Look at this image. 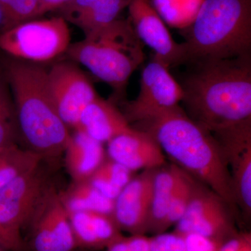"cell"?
<instances>
[{"mask_svg":"<svg viewBox=\"0 0 251 251\" xmlns=\"http://www.w3.org/2000/svg\"><path fill=\"white\" fill-rule=\"evenodd\" d=\"M227 163L239 211L251 215V126L214 136Z\"/></svg>","mask_w":251,"mask_h":251,"instance_id":"cell-13","label":"cell"},{"mask_svg":"<svg viewBox=\"0 0 251 251\" xmlns=\"http://www.w3.org/2000/svg\"><path fill=\"white\" fill-rule=\"evenodd\" d=\"M150 251H186L184 237L176 232H163L150 237Z\"/></svg>","mask_w":251,"mask_h":251,"instance_id":"cell-27","label":"cell"},{"mask_svg":"<svg viewBox=\"0 0 251 251\" xmlns=\"http://www.w3.org/2000/svg\"><path fill=\"white\" fill-rule=\"evenodd\" d=\"M130 126L113 102L98 96L84 109L74 130H80L103 144L129 129Z\"/></svg>","mask_w":251,"mask_h":251,"instance_id":"cell-17","label":"cell"},{"mask_svg":"<svg viewBox=\"0 0 251 251\" xmlns=\"http://www.w3.org/2000/svg\"><path fill=\"white\" fill-rule=\"evenodd\" d=\"M0 245L10 251H22L24 242L22 237L16 235L0 226Z\"/></svg>","mask_w":251,"mask_h":251,"instance_id":"cell-30","label":"cell"},{"mask_svg":"<svg viewBox=\"0 0 251 251\" xmlns=\"http://www.w3.org/2000/svg\"><path fill=\"white\" fill-rule=\"evenodd\" d=\"M107 144L108 158L133 173L156 169L166 164L161 147L150 133L144 130L130 126Z\"/></svg>","mask_w":251,"mask_h":251,"instance_id":"cell-15","label":"cell"},{"mask_svg":"<svg viewBox=\"0 0 251 251\" xmlns=\"http://www.w3.org/2000/svg\"><path fill=\"white\" fill-rule=\"evenodd\" d=\"M84 36L82 40L71 44L66 54L120 97L130 77L145 59L144 44L129 19L119 18Z\"/></svg>","mask_w":251,"mask_h":251,"instance_id":"cell-5","label":"cell"},{"mask_svg":"<svg viewBox=\"0 0 251 251\" xmlns=\"http://www.w3.org/2000/svg\"><path fill=\"white\" fill-rule=\"evenodd\" d=\"M72 0H40L35 18L42 17L48 13L54 12Z\"/></svg>","mask_w":251,"mask_h":251,"instance_id":"cell-31","label":"cell"},{"mask_svg":"<svg viewBox=\"0 0 251 251\" xmlns=\"http://www.w3.org/2000/svg\"><path fill=\"white\" fill-rule=\"evenodd\" d=\"M184 34L183 64L251 55V0H203Z\"/></svg>","mask_w":251,"mask_h":251,"instance_id":"cell-4","label":"cell"},{"mask_svg":"<svg viewBox=\"0 0 251 251\" xmlns=\"http://www.w3.org/2000/svg\"><path fill=\"white\" fill-rule=\"evenodd\" d=\"M39 1L40 0H0L16 25L35 18Z\"/></svg>","mask_w":251,"mask_h":251,"instance_id":"cell-26","label":"cell"},{"mask_svg":"<svg viewBox=\"0 0 251 251\" xmlns=\"http://www.w3.org/2000/svg\"><path fill=\"white\" fill-rule=\"evenodd\" d=\"M128 3V0H72L54 12L85 35L119 19Z\"/></svg>","mask_w":251,"mask_h":251,"instance_id":"cell-16","label":"cell"},{"mask_svg":"<svg viewBox=\"0 0 251 251\" xmlns=\"http://www.w3.org/2000/svg\"><path fill=\"white\" fill-rule=\"evenodd\" d=\"M130 251H150V237L146 234H135L127 237Z\"/></svg>","mask_w":251,"mask_h":251,"instance_id":"cell-32","label":"cell"},{"mask_svg":"<svg viewBox=\"0 0 251 251\" xmlns=\"http://www.w3.org/2000/svg\"><path fill=\"white\" fill-rule=\"evenodd\" d=\"M0 251H8L6 250V249H4V247H2V246L0 245Z\"/></svg>","mask_w":251,"mask_h":251,"instance_id":"cell-34","label":"cell"},{"mask_svg":"<svg viewBox=\"0 0 251 251\" xmlns=\"http://www.w3.org/2000/svg\"><path fill=\"white\" fill-rule=\"evenodd\" d=\"M191 192V176L181 169L179 179L163 225V232H166L170 227L177 224L184 215L189 202Z\"/></svg>","mask_w":251,"mask_h":251,"instance_id":"cell-25","label":"cell"},{"mask_svg":"<svg viewBox=\"0 0 251 251\" xmlns=\"http://www.w3.org/2000/svg\"><path fill=\"white\" fill-rule=\"evenodd\" d=\"M180 83L186 114L214 135L251 126V56L188 64Z\"/></svg>","mask_w":251,"mask_h":251,"instance_id":"cell-1","label":"cell"},{"mask_svg":"<svg viewBox=\"0 0 251 251\" xmlns=\"http://www.w3.org/2000/svg\"><path fill=\"white\" fill-rule=\"evenodd\" d=\"M133 177V172L108 158L104 160L89 181L103 196L115 201Z\"/></svg>","mask_w":251,"mask_h":251,"instance_id":"cell-22","label":"cell"},{"mask_svg":"<svg viewBox=\"0 0 251 251\" xmlns=\"http://www.w3.org/2000/svg\"><path fill=\"white\" fill-rule=\"evenodd\" d=\"M169 69L155 57L144 68L138 97L124 104L122 113L128 123L134 125L179 106L184 92Z\"/></svg>","mask_w":251,"mask_h":251,"instance_id":"cell-8","label":"cell"},{"mask_svg":"<svg viewBox=\"0 0 251 251\" xmlns=\"http://www.w3.org/2000/svg\"><path fill=\"white\" fill-rule=\"evenodd\" d=\"M155 170H145L134 176L114 201L112 217L122 232L148 234Z\"/></svg>","mask_w":251,"mask_h":251,"instance_id":"cell-14","label":"cell"},{"mask_svg":"<svg viewBox=\"0 0 251 251\" xmlns=\"http://www.w3.org/2000/svg\"><path fill=\"white\" fill-rule=\"evenodd\" d=\"M132 127L150 133L174 164L217 193L238 214L230 173L219 142L179 105Z\"/></svg>","mask_w":251,"mask_h":251,"instance_id":"cell-2","label":"cell"},{"mask_svg":"<svg viewBox=\"0 0 251 251\" xmlns=\"http://www.w3.org/2000/svg\"><path fill=\"white\" fill-rule=\"evenodd\" d=\"M47 83L59 117L75 129L84 109L99 96L90 79L76 63L60 62L47 69Z\"/></svg>","mask_w":251,"mask_h":251,"instance_id":"cell-10","label":"cell"},{"mask_svg":"<svg viewBox=\"0 0 251 251\" xmlns=\"http://www.w3.org/2000/svg\"><path fill=\"white\" fill-rule=\"evenodd\" d=\"M191 192L186 211L174 232L193 233L224 242L238 233L234 214L217 193L191 176Z\"/></svg>","mask_w":251,"mask_h":251,"instance_id":"cell-7","label":"cell"},{"mask_svg":"<svg viewBox=\"0 0 251 251\" xmlns=\"http://www.w3.org/2000/svg\"><path fill=\"white\" fill-rule=\"evenodd\" d=\"M43 161L39 155L17 145L0 151V190Z\"/></svg>","mask_w":251,"mask_h":251,"instance_id":"cell-23","label":"cell"},{"mask_svg":"<svg viewBox=\"0 0 251 251\" xmlns=\"http://www.w3.org/2000/svg\"><path fill=\"white\" fill-rule=\"evenodd\" d=\"M183 236L186 251H220L224 243L197 234L190 233Z\"/></svg>","mask_w":251,"mask_h":251,"instance_id":"cell-28","label":"cell"},{"mask_svg":"<svg viewBox=\"0 0 251 251\" xmlns=\"http://www.w3.org/2000/svg\"><path fill=\"white\" fill-rule=\"evenodd\" d=\"M17 122L14 100L6 77L0 75V151L17 145Z\"/></svg>","mask_w":251,"mask_h":251,"instance_id":"cell-24","label":"cell"},{"mask_svg":"<svg viewBox=\"0 0 251 251\" xmlns=\"http://www.w3.org/2000/svg\"><path fill=\"white\" fill-rule=\"evenodd\" d=\"M4 76L14 100L18 137L44 161L57 159L64 154L71 133L50 94L47 69L14 59L5 65Z\"/></svg>","mask_w":251,"mask_h":251,"instance_id":"cell-3","label":"cell"},{"mask_svg":"<svg viewBox=\"0 0 251 251\" xmlns=\"http://www.w3.org/2000/svg\"><path fill=\"white\" fill-rule=\"evenodd\" d=\"M16 25L11 15L0 1V34L9 30Z\"/></svg>","mask_w":251,"mask_h":251,"instance_id":"cell-33","label":"cell"},{"mask_svg":"<svg viewBox=\"0 0 251 251\" xmlns=\"http://www.w3.org/2000/svg\"><path fill=\"white\" fill-rule=\"evenodd\" d=\"M77 247L101 250L124 237L111 215L96 211L69 214Z\"/></svg>","mask_w":251,"mask_h":251,"instance_id":"cell-18","label":"cell"},{"mask_svg":"<svg viewBox=\"0 0 251 251\" xmlns=\"http://www.w3.org/2000/svg\"><path fill=\"white\" fill-rule=\"evenodd\" d=\"M63 204L69 214L80 211H96L111 215L114 201L99 192L90 181L74 182L67 191L60 193Z\"/></svg>","mask_w":251,"mask_h":251,"instance_id":"cell-21","label":"cell"},{"mask_svg":"<svg viewBox=\"0 0 251 251\" xmlns=\"http://www.w3.org/2000/svg\"><path fill=\"white\" fill-rule=\"evenodd\" d=\"M66 168L74 182L88 181L105 159L103 143L74 130L64 153Z\"/></svg>","mask_w":251,"mask_h":251,"instance_id":"cell-19","label":"cell"},{"mask_svg":"<svg viewBox=\"0 0 251 251\" xmlns=\"http://www.w3.org/2000/svg\"><path fill=\"white\" fill-rule=\"evenodd\" d=\"M70 45L69 25L58 16L18 23L0 34L1 50L13 58L35 64L57 58Z\"/></svg>","mask_w":251,"mask_h":251,"instance_id":"cell-6","label":"cell"},{"mask_svg":"<svg viewBox=\"0 0 251 251\" xmlns=\"http://www.w3.org/2000/svg\"><path fill=\"white\" fill-rule=\"evenodd\" d=\"M180 173L181 168L175 164H166L155 170L148 234L163 233V225Z\"/></svg>","mask_w":251,"mask_h":251,"instance_id":"cell-20","label":"cell"},{"mask_svg":"<svg viewBox=\"0 0 251 251\" xmlns=\"http://www.w3.org/2000/svg\"><path fill=\"white\" fill-rule=\"evenodd\" d=\"M27 224L34 251H72L77 248L69 213L54 186L41 198Z\"/></svg>","mask_w":251,"mask_h":251,"instance_id":"cell-11","label":"cell"},{"mask_svg":"<svg viewBox=\"0 0 251 251\" xmlns=\"http://www.w3.org/2000/svg\"><path fill=\"white\" fill-rule=\"evenodd\" d=\"M43 162L0 190V226L20 237L41 198L53 186Z\"/></svg>","mask_w":251,"mask_h":251,"instance_id":"cell-9","label":"cell"},{"mask_svg":"<svg viewBox=\"0 0 251 251\" xmlns=\"http://www.w3.org/2000/svg\"><path fill=\"white\" fill-rule=\"evenodd\" d=\"M127 9L135 34L154 52L153 57L168 67L183 64L184 48L173 39L151 0H128Z\"/></svg>","mask_w":251,"mask_h":251,"instance_id":"cell-12","label":"cell"},{"mask_svg":"<svg viewBox=\"0 0 251 251\" xmlns=\"http://www.w3.org/2000/svg\"><path fill=\"white\" fill-rule=\"evenodd\" d=\"M220 251H251V233H237L223 243Z\"/></svg>","mask_w":251,"mask_h":251,"instance_id":"cell-29","label":"cell"}]
</instances>
